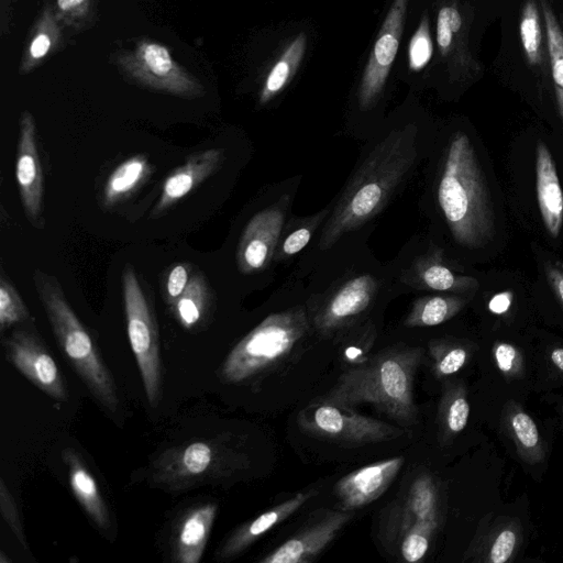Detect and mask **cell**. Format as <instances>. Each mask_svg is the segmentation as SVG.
Returning a JSON list of instances; mask_svg holds the SVG:
<instances>
[{"label": "cell", "mask_w": 563, "mask_h": 563, "mask_svg": "<svg viewBox=\"0 0 563 563\" xmlns=\"http://www.w3.org/2000/svg\"><path fill=\"white\" fill-rule=\"evenodd\" d=\"M418 157L416 135L409 129L379 141L343 188L321 231V250L376 217L409 178Z\"/></svg>", "instance_id": "1"}, {"label": "cell", "mask_w": 563, "mask_h": 563, "mask_svg": "<svg viewBox=\"0 0 563 563\" xmlns=\"http://www.w3.org/2000/svg\"><path fill=\"white\" fill-rule=\"evenodd\" d=\"M435 200L456 244L474 250L493 240L496 220L487 181L474 145L462 131L444 148Z\"/></svg>", "instance_id": "2"}, {"label": "cell", "mask_w": 563, "mask_h": 563, "mask_svg": "<svg viewBox=\"0 0 563 563\" xmlns=\"http://www.w3.org/2000/svg\"><path fill=\"white\" fill-rule=\"evenodd\" d=\"M420 347H393L347 367L332 388L318 399L354 409L372 405L402 426L416 423L413 379L422 361Z\"/></svg>", "instance_id": "3"}, {"label": "cell", "mask_w": 563, "mask_h": 563, "mask_svg": "<svg viewBox=\"0 0 563 563\" xmlns=\"http://www.w3.org/2000/svg\"><path fill=\"white\" fill-rule=\"evenodd\" d=\"M32 279L66 358L99 404L115 412L120 400L114 380L90 334L66 299L62 286L55 276L40 269L33 272Z\"/></svg>", "instance_id": "4"}, {"label": "cell", "mask_w": 563, "mask_h": 563, "mask_svg": "<svg viewBox=\"0 0 563 563\" xmlns=\"http://www.w3.org/2000/svg\"><path fill=\"white\" fill-rule=\"evenodd\" d=\"M309 329L303 307H295L265 318L230 351L221 366L227 383L261 377L291 354Z\"/></svg>", "instance_id": "5"}, {"label": "cell", "mask_w": 563, "mask_h": 563, "mask_svg": "<svg viewBox=\"0 0 563 563\" xmlns=\"http://www.w3.org/2000/svg\"><path fill=\"white\" fill-rule=\"evenodd\" d=\"M440 519V494L435 481L429 474H420L404 495L384 509L379 538L404 561L418 562L427 554Z\"/></svg>", "instance_id": "6"}, {"label": "cell", "mask_w": 563, "mask_h": 563, "mask_svg": "<svg viewBox=\"0 0 563 563\" xmlns=\"http://www.w3.org/2000/svg\"><path fill=\"white\" fill-rule=\"evenodd\" d=\"M120 71L134 84L184 99L205 96L202 82L181 66L168 47L151 38L139 40L132 49L115 56Z\"/></svg>", "instance_id": "7"}, {"label": "cell", "mask_w": 563, "mask_h": 563, "mask_svg": "<svg viewBox=\"0 0 563 563\" xmlns=\"http://www.w3.org/2000/svg\"><path fill=\"white\" fill-rule=\"evenodd\" d=\"M240 456L211 440L192 441L166 450L155 461L152 481L169 490H181L232 473Z\"/></svg>", "instance_id": "8"}, {"label": "cell", "mask_w": 563, "mask_h": 563, "mask_svg": "<svg viewBox=\"0 0 563 563\" xmlns=\"http://www.w3.org/2000/svg\"><path fill=\"white\" fill-rule=\"evenodd\" d=\"M126 330L148 402L162 396V369L156 324L135 269L126 264L122 273Z\"/></svg>", "instance_id": "9"}, {"label": "cell", "mask_w": 563, "mask_h": 563, "mask_svg": "<svg viewBox=\"0 0 563 563\" xmlns=\"http://www.w3.org/2000/svg\"><path fill=\"white\" fill-rule=\"evenodd\" d=\"M298 423L309 434L352 445L390 441L404 433L396 426L322 401L301 410Z\"/></svg>", "instance_id": "10"}, {"label": "cell", "mask_w": 563, "mask_h": 563, "mask_svg": "<svg viewBox=\"0 0 563 563\" xmlns=\"http://www.w3.org/2000/svg\"><path fill=\"white\" fill-rule=\"evenodd\" d=\"M15 179L25 217L37 229L44 227V177L38 154L37 129L33 114L24 110L19 120Z\"/></svg>", "instance_id": "11"}, {"label": "cell", "mask_w": 563, "mask_h": 563, "mask_svg": "<svg viewBox=\"0 0 563 563\" xmlns=\"http://www.w3.org/2000/svg\"><path fill=\"white\" fill-rule=\"evenodd\" d=\"M5 355L33 385L56 400H66L64 377L41 340L29 329H15L3 343Z\"/></svg>", "instance_id": "12"}, {"label": "cell", "mask_w": 563, "mask_h": 563, "mask_svg": "<svg viewBox=\"0 0 563 563\" xmlns=\"http://www.w3.org/2000/svg\"><path fill=\"white\" fill-rule=\"evenodd\" d=\"M408 0H394L365 67L358 90V103L364 110L373 107L380 97L396 57Z\"/></svg>", "instance_id": "13"}, {"label": "cell", "mask_w": 563, "mask_h": 563, "mask_svg": "<svg viewBox=\"0 0 563 563\" xmlns=\"http://www.w3.org/2000/svg\"><path fill=\"white\" fill-rule=\"evenodd\" d=\"M378 283L369 274L343 282L323 301L313 317V324L322 335H331L352 324L374 303Z\"/></svg>", "instance_id": "14"}, {"label": "cell", "mask_w": 563, "mask_h": 563, "mask_svg": "<svg viewBox=\"0 0 563 563\" xmlns=\"http://www.w3.org/2000/svg\"><path fill=\"white\" fill-rule=\"evenodd\" d=\"M353 510H325L263 558L261 563H307L318 556L352 519Z\"/></svg>", "instance_id": "15"}, {"label": "cell", "mask_w": 563, "mask_h": 563, "mask_svg": "<svg viewBox=\"0 0 563 563\" xmlns=\"http://www.w3.org/2000/svg\"><path fill=\"white\" fill-rule=\"evenodd\" d=\"M285 210L286 207L274 205L255 213L247 222L236 247L241 273H257L269 265L285 225Z\"/></svg>", "instance_id": "16"}, {"label": "cell", "mask_w": 563, "mask_h": 563, "mask_svg": "<svg viewBox=\"0 0 563 563\" xmlns=\"http://www.w3.org/2000/svg\"><path fill=\"white\" fill-rule=\"evenodd\" d=\"M404 464L402 456L379 461L343 476L334 487L342 509L354 510L378 499Z\"/></svg>", "instance_id": "17"}, {"label": "cell", "mask_w": 563, "mask_h": 563, "mask_svg": "<svg viewBox=\"0 0 563 563\" xmlns=\"http://www.w3.org/2000/svg\"><path fill=\"white\" fill-rule=\"evenodd\" d=\"M223 159L222 148H209L190 155L181 166L165 178L153 214L170 209L188 196L221 167Z\"/></svg>", "instance_id": "18"}, {"label": "cell", "mask_w": 563, "mask_h": 563, "mask_svg": "<svg viewBox=\"0 0 563 563\" xmlns=\"http://www.w3.org/2000/svg\"><path fill=\"white\" fill-rule=\"evenodd\" d=\"M316 494V490L298 493L264 511L253 520L243 523L221 544L216 553L217 560L228 561L234 559L267 531L289 518Z\"/></svg>", "instance_id": "19"}, {"label": "cell", "mask_w": 563, "mask_h": 563, "mask_svg": "<svg viewBox=\"0 0 563 563\" xmlns=\"http://www.w3.org/2000/svg\"><path fill=\"white\" fill-rule=\"evenodd\" d=\"M536 189L543 225L556 239L563 225V191L553 156L542 141L536 146Z\"/></svg>", "instance_id": "20"}, {"label": "cell", "mask_w": 563, "mask_h": 563, "mask_svg": "<svg viewBox=\"0 0 563 563\" xmlns=\"http://www.w3.org/2000/svg\"><path fill=\"white\" fill-rule=\"evenodd\" d=\"M404 282L418 289L461 295L475 291L479 287L475 277L457 274L445 265L440 251L419 256L410 266Z\"/></svg>", "instance_id": "21"}, {"label": "cell", "mask_w": 563, "mask_h": 563, "mask_svg": "<svg viewBox=\"0 0 563 563\" xmlns=\"http://www.w3.org/2000/svg\"><path fill=\"white\" fill-rule=\"evenodd\" d=\"M217 504L207 503L189 510L179 521L172 541V556L178 563H198L207 545Z\"/></svg>", "instance_id": "22"}, {"label": "cell", "mask_w": 563, "mask_h": 563, "mask_svg": "<svg viewBox=\"0 0 563 563\" xmlns=\"http://www.w3.org/2000/svg\"><path fill=\"white\" fill-rule=\"evenodd\" d=\"M63 460L75 498L101 531H109L111 522L107 504L81 456L75 450L67 449L63 453Z\"/></svg>", "instance_id": "23"}, {"label": "cell", "mask_w": 563, "mask_h": 563, "mask_svg": "<svg viewBox=\"0 0 563 563\" xmlns=\"http://www.w3.org/2000/svg\"><path fill=\"white\" fill-rule=\"evenodd\" d=\"M63 27L53 8L46 5L30 31L22 52L19 74L27 75L34 71L60 47Z\"/></svg>", "instance_id": "24"}, {"label": "cell", "mask_w": 563, "mask_h": 563, "mask_svg": "<svg viewBox=\"0 0 563 563\" xmlns=\"http://www.w3.org/2000/svg\"><path fill=\"white\" fill-rule=\"evenodd\" d=\"M152 173V166L145 155L136 154L121 162L108 176L101 200L106 208L129 198Z\"/></svg>", "instance_id": "25"}, {"label": "cell", "mask_w": 563, "mask_h": 563, "mask_svg": "<svg viewBox=\"0 0 563 563\" xmlns=\"http://www.w3.org/2000/svg\"><path fill=\"white\" fill-rule=\"evenodd\" d=\"M212 294L205 274L196 269L188 286L168 307L174 319L186 330H194L206 319Z\"/></svg>", "instance_id": "26"}, {"label": "cell", "mask_w": 563, "mask_h": 563, "mask_svg": "<svg viewBox=\"0 0 563 563\" xmlns=\"http://www.w3.org/2000/svg\"><path fill=\"white\" fill-rule=\"evenodd\" d=\"M467 301L461 294L422 296L413 301L404 323L408 328L441 324L456 316Z\"/></svg>", "instance_id": "27"}, {"label": "cell", "mask_w": 563, "mask_h": 563, "mask_svg": "<svg viewBox=\"0 0 563 563\" xmlns=\"http://www.w3.org/2000/svg\"><path fill=\"white\" fill-rule=\"evenodd\" d=\"M538 3L544 20L556 107L563 125V30L548 0H538Z\"/></svg>", "instance_id": "28"}, {"label": "cell", "mask_w": 563, "mask_h": 563, "mask_svg": "<svg viewBox=\"0 0 563 563\" xmlns=\"http://www.w3.org/2000/svg\"><path fill=\"white\" fill-rule=\"evenodd\" d=\"M306 35L300 33L284 51L268 73L260 92V103L265 104L278 95L292 79L303 57Z\"/></svg>", "instance_id": "29"}, {"label": "cell", "mask_w": 563, "mask_h": 563, "mask_svg": "<svg viewBox=\"0 0 563 563\" xmlns=\"http://www.w3.org/2000/svg\"><path fill=\"white\" fill-rule=\"evenodd\" d=\"M507 424L519 455L529 463H538L544 456V451L532 418L522 409L514 406L507 413Z\"/></svg>", "instance_id": "30"}, {"label": "cell", "mask_w": 563, "mask_h": 563, "mask_svg": "<svg viewBox=\"0 0 563 563\" xmlns=\"http://www.w3.org/2000/svg\"><path fill=\"white\" fill-rule=\"evenodd\" d=\"M519 33L526 58L532 66L543 62L540 9L534 0H527L522 7Z\"/></svg>", "instance_id": "31"}, {"label": "cell", "mask_w": 563, "mask_h": 563, "mask_svg": "<svg viewBox=\"0 0 563 563\" xmlns=\"http://www.w3.org/2000/svg\"><path fill=\"white\" fill-rule=\"evenodd\" d=\"M30 319V311L20 292L2 273L0 276V328L3 332Z\"/></svg>", "instance_id": "32"}, {"label": "cell", "mask_w": 563, "mask_h": 563, "mask_svg": "<svg viewBox=\"0 0 563 563\" xmlns=\"http://www.w3.org/2000/svg\"><path fill=\"white\" fill-rule=\"evenodd\" d=\"M470 405L462 388L449 390L442 399L440 420L446 433L461 432L467 424Z\"/></svg>", "instance_id": "33"}, {"label": "cell", "mask_w": 563, "mask_h": 563, "mask_svg": "<svg viewBox=\"0 0 563 563\" xmlns=\"http://www.w3.org/2000/svg\"><path fill=\"white\" fill-rule=\"evenodd\" d=\"M97 0H54L58 21L75 31L87 29L95 19Z\"/></svg>", "instance_id": "34"}, {"label": "cell", "mask_w": 563, "mask_h": 563, "mask_svg": "<svg viewBox=\"0 0 563 563\" xmlns=\"http://www.w3.org/2000/svg\"><path fill=\"white\" fill-rule=\"evenodd\" d=\"M433 371L437 376L444 377L459 372L467 361L468 353L461 345L445 341L430 343Z\"/></svg>", "instance_id": "35"}, {"label": "cell", "mask_w": 563, "mask_h": 563, "mask_svg": "<svg viewBox=\"0 0 563 563\" xmlns=\"http://www.w3.org/2000/svg\"><path fill=\"white\" fill-rule=\"evenodd\" d=\"M194 273V266L187 262H177L168 267L162 282L163 299L167 307L184 292Z\"/></svg>", "instance_id": "36"}, {"label": "cell", "mask_w": 563, "mask_h": 563, "mask_svg": "<svg viewBox=\"0 0 563 563\" xmlns=\"http://www.w3.org/2000/svg\"><path fill=\"white\" fill-rule=\"evenodd\" d=\"M432 41L428 16H423L409 44V67L411 70L422 69L432 56Z\"/></svg>", "instance_id": "37"}, {"label": "cell", "mask_w": 563, "mask_h": 563, "mask_svg": "<svg viewBox=\"0 0 563 563\" xmlns=\"http://www.w3.org/2000/svg\"><path fill=\"white\" fill-rule=\"evenodd\" d=\"M327 210L320 214L312 217L301 227L291 231L282 242L280 247L277 250L275 257L284 260L300 252L310 241L312 232L318 223L325 217Z\"/></svg>", "instance_id": "38"}, {"label": "cell", "mask_w": 563, "mask_h": 563, "mask_svg": "<svg viewBox=\"0 0 563 563\" xmlns=\"http://www.w3.org/2000/svg\"><path fill=\"white\" fill-rule=\"evenodd\" d=\"M375 334L373 327L361 329L353 333L343 345L342 357L351 366L364 363L368 357L366 354L373 345Z\"/></svg>", "instance_id": "39"}, {"label": "cell", "mask_w": 563, "mask_h": 563, "mask_svg": "<svg viewBox=\"0 0 563 563\" xmlns=\"http://www.w3.org/2000/svg\"><path fill=\"white\" fill-rule=\"evenodd\" d=\"M0 509L1 515L9 528L12 530L20 543L25 547V536L22 522L20 520L16 503L2 478L0 479Z\"/></svg>", "instance_id": "40"}, {"label": "cell", "mask_w": 563, "mask_h": 563, "mask_svg": "<svg viewBox=\"0 0 563 563\" xmlns=\"http://www.w3.org/2000/svg\"><path fill=\"white\" fill-rule=\"evenodd\" d=\"M495 362L501 373L514 376L521 367V354L512 345L506 342H497L493 349Z\"/></svg>", "instance_id": "41"}, {"label": "cell", "mask_w": 563, "mask_h": 563, "mask_svg": "<svg viewBox=\"0 0 563 563\" xmlns=\"http://www.w3.org/2000/svg\"><path fill=\"white\" fill-rule=\"evenodd\" d=\"M517 544V534L512 529H504L495 538L490 551L489 561L492 563H505L507 562Z\"/></svg>", "instance_id": "42"}, {"label": "cell", "mask_w": 563, "mask_h": 563, "mask_svg": "<svg viewBox=\"0 0 563 563\" xmlns=\"http://www.w3.org/2000/svg\"><path fill=\"white\" fill-rule=\"evenodd\" d=\"M461 34L454 33L449 23L448 5L440 9L437 21V42L439 49L443 56L448 55L455 42V38Z\"/></svg>", "instance_id": "43"}, {"label": "cell", "mask_w": 563, "mask_h": 563, "mask_svg": "<svg viewBox=\"0 0 563 563\" xmlns=\"http://www.w3.org/2000/svg\"><path fill=\"white\" fill-rule=\"evenodd\" d=\"M547 280L563 308V268L555 263L544 262Z\"/></svg>", "instance_id": "44"}, {"label": "cell", "mask_w": 563, "mask_h": 563, "mask_svg": "<svg viewBox=\"0 0 563 563\" xmlns=\"http://www.w3.org/2000/svg\"><path fill=\"white\" fill-rule=\"evenodd\" d=\"M512 292L509 290L496 294L488 302V309L496 314L505 313L511 306Z\"/></svg>", "instance_id": "45"}, {"label": "cell", "mask_w": 563, "mask_h": 563, "mask_svg": "<svg viewBox=\"0 0 563 563\" xmlns=\"http://www.w3.org/2000/svg\"><path fill=\"white\" fill-rule=\"evenodd\" d=\"M10 3L11 0H1V33L2 35L9 32L10 25Z\"/></svg>", "instance_id": "46"}, {"label": "cell", "mask_w": 563, "mask_h": 563, "mask_svg": "<svg viewBox=\"0 0 563 563\" xmlns=\"http://www.w3.org/2000/svg\"><path fill=\"white\" fill-rule=\"evenodd\" d=\"M552 363L563 372V347H556L551 352Z\"/></svg>", "instance_id": "47"}, {"label": "cell", "mask_w": 563, "mask_h": 563, "mask_svg": "<svg viewBox=\"0 0 563 563\" xmlns=\"http://www.w3.org/2000/svg\"><path fill=\"white\" fill-rule=\"evenodd\" d=\"M563 409V408H562Z\"/></svg>", "instance_id": "48"}]
</instances>
